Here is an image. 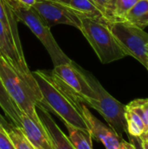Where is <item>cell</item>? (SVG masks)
I'll list each match as a JSON object with an SVG mask.
<instances>
[{
	"label": "cell",
	"mask_w": 148,
	"mask_h": 149,
	"mask_svg": "<svg viewBox=\"0 0 148 149\" xmlns=\"http://www.w3.org/2000/svg\"><path fill=\"white\" fill-rule=\"evenodd\" d=\"M42 95V104L47 110L57 114L64 122L88 131L81 115L82 101L52 72L38 70L32 72Z\"/></svg>",
	"instance_id": "6da1fadb"
},
{
	"label": "cell",
	"mask_w": 148,
	"mask_h": 149,
	"mask_svg": "<svg viewBox=\"0 0 148 149\" xmlns=\"http://www.w3.org/2000/svg\"><path fill=\"white\" fill-rule=\"evenodd\" d=\"M79 31L87 39L102 64H109L126 57L107 27L106 19L81 17Z\"/></svg>",
	"instance_id": "7a4b0ae2"
},
{
	"label": "cell",
	"mask_w": 148,
	"mask_h": 149,
	"mask_svg": "<svg viewBox=\"0 0 148 149\" xmlns=\"http://www.w3.org/2000/svg\"><path fill=\"white\" fill-rule=\"evenodd\" d=\"M84 72L95 93V97L86 100L85 104L96 110L118 136L123 138V134H126V106L113 98L92 73Z\"/></svg>",
	"instance_id": "3957f363"
},
{
	"label": "cell",
	"mask_w": 148,
	"mask_h": 149,
	"mask_svg": "<svg viewBox=\"0 0 148 149\" xmlns=\"http://www.w3.org/2000/svg\"><path fill=\"white\" fill-rule=\"evenodd\" d=\"M6 1L13 10L17 21L24 24L44 46L51 58L54 66L72 61L69 57L66 56V54L62 51L55 40L51 31V28L39 17V15L32 7L27 8L17 4L10 0Z\"/></svg>",
	"instance_id": "277c9868"
},
{
	"label": "cell",
	"mask_w": 148,
	"mask_h": 149,
	"mask_svg": "<svg viewBox=\"0 0 148 149\" xmlns=\"http://www.w3.org/2000/svg\"><path fill=\"white\" fill-rule=\"evenodd\" d=\"M106 24L126 56L137 59L148 71V33L124 20H106Z\"/></svg>",
	"instance_id": "5b68a950"
},
{
	"label": "cell",
	"mask_w": 148,
	"mask_h": 149,
	"mask_svg": "<svg viewBox=\"0 0 148 149\" xmlns=\"http://www.w3.org/2000/svg\"><path fill=\"white\" fill-rule=\"evenodd\" d=\"M0 79L3 85L19 111L39 126L44 127L38 113L36 100L29 86L17 75L8 62L0 56Z\"/></svg>",
	"instance_id": "8992f818"
},
{
	"label": "cell",
	"mask_w": 148,
	"mask_h": 149,
	"mask_svg": "<svg viewBox=\"0 0 148 149\" xmlns=\"http://www.w3.org/2000/svg\"><path fill=\"white\" fill-rule=\"evenodd\" d=\"M0 56L3 57L8 64L13 68L17 75L26 83L31 89L36 100V105L42 102V95L38 86L30 71L26 61H24L19 57L17 49L9 36L7 31L0 21Z\"/></svg>",
	"instance_id": "52a82bcc"
},
{
	"label": "cell",
	"mask_w": 148,
	"mask_h": 149,
	"mask_svg": "<svg viewBox=\"0 0 148 149\" xmlns=\"http://www.w3.org/2000/svg\"><path fill=\"white\" fill-rule=\"evenodd\" d=\"M51 72L74 92L83 103L95 97L94 91L86 79L84 69L74 62L56 65Z\"/></svg>",
	"instance_id": "ba28073f"
},
{
	"label": "cell",
	"mask_w": 148,
	"mask_h": 149,
	"mask_svg": "<svg viewBox=\"0 0 148 149\" xmlns=\"http://www.w3.org/2000/svg\"><path fill=\"white\" fill-rule=\"evenodd\" d=\"M32 8L50 28L60 24L71 25L79 30L81 28L80 17L65 4L51 0H37Z\"/></svg>",
	"instance_id": "9c48e42d"
},
{
	"label": "cell",
	"mask_w": 148,
	"mask_h": 149,
	"mask_svg": "<svg viewBox=\"0 0 148 149\" xmlns=\"http://www.w3.org/2000/svg\"><path fill=\"white\" fill-rule=\"evenodd\" d=\"M80 111L92 138L101 142L106 149H119L122 138H120L110 127H107L97 119L83 102L81 104Z\"/></svg>",
	"instance_id": "30bf717a"
},
{
	"label": "cell",
	"mask_w": 148,
	"mask_h": 149,
	"mask_svg": "<svg viewBox=\"0 0 148 149\" xmlns=\"http://www.w3.org/2000/svg\"><path fill=\"white\" fill-rule=\"evenodd\" d=\"M36 107L37 110H38V113L39 118L50 137L53 149H75L68 136L64 134L50 114V111L47 110L42 104H37Z\"/></svg>",
	"instance_id": "8fae6325"
},
{
	"label": "cell",
	"mask_w": 148,
	"mask_h": 149,
	"mask_svg": "<svg viewBox=\"0 0 148 149\" xmlns=\"http://www.w3.org/2000/svg\"><path fill=\"white\" fill-rule=\"evenodd\" d=\"M20 129L36 149H53L44 127L39 126L24 113L20 115Z\"/></svg>",
	"instance_id": "7c38bea8"
},
{
	"label": "cell",
	"mask_w": 148,
	"mask_h": 149,
	"mask_svg": "<svg viewBox=\"0 0 148 149\" xmlns=\"http://www.w3.org/2000/svg\"><path fill=\"white\" fill-rule=\"evenodd\" d=\"M0 21L9 36L10 37L17 52L22 60L25 61L22 43L20 41L19 33L17 30V19L6 0H0Z\"/></svg>",
	"instance_id": "4fadbf2b"
},
{
	"label": "cell",
	"mask_w": 148,
	"mask_h": 149,
	"mask_svg": "<svg viewBox=\"0 0 148 149\" xmlns=\"http://www.w3.org/2000/svg\"><path fill=\"white\" fill-rule=\"evenodd\" d=\"M0 107L3 111L4 114L10 119V123L14 126L20 127V115L21 112L16 106V104L12 101L10 95L6 92L3 82L0 79Z\"/></svg>",
	"instance_id": "5bb4252c"
},
{
	"label": "cell",
	"mask_w": 148,
	"mask_h": 149,
	"mask_svg": "<svg viewBox=\"0 0 148 149\" xmlns=\"http://www.w3.org/2000/svg\"><path fill=\"white\" fill-rule=\"evenodd\" d=\"M67 6L81 17L106 19L104 14L91 0H71Z\"/></svg>",
	"instance_id": "9a60e30c"
},
{
	"label": "cell",
	"mask_w": 148,
	"mask_h": 149,
	"mask_svg": "<svg viewBox=\"0 0 148 149\" xmlns=\"http://www.w3.org/2000/svg\"><path fill=\"white\" fill-rule=\"evenodd\" d=\"M124 21H127L140 28L148 25V0H140L126 15Z\"/></svg>",
	"instance_id": "2e32d148"
},
{
	"label": "cell",
	"mask_w": 148,
	"mask_h": 149,
	"mask_svg": "<svg viewBox=\"0 0 148 149\" xmlns=\"http://www.w3.org/2000/svg\"><path fill=\"white\" fill-rule=\"evenodd\" d=\"M64 124L68 131V138L75 149H93L92 138L89 132L77 128L65 122Z\"/></svg>",
	"instance_id": "e0dca14e"
},
{
	"label": "cell",
	"mask_w": 148,
	"mask_h": 149,
	"mask_svg": "<svg viewBox=\"0 0 148 149\" xmlns=\"http://www.w3.org/2000/svg\"><path fill=\"white\" fill-rule=\"evenodd\" d=\"M125 117L126 121V134L134 137H140L146 132L145 125L141 118L133 110L126 107Z\"/></svg>",
	"instance_id": "ac0fdd59"
},
{
	"label": "cell",
	"mask_w": 148,
	"mask_h": 149,
	"mask_svg": "<svg viewBox=\"0 0 148 149\" xmlns=\"http://www.w3.org/2000/svg\"><path fill=\"white\" fill-rule=\"evenodd\" d=\"M6 134L16 149H36L26 139L20 127H17L13 124L6 131Z\"/></svg>",
	"instance_id": "d6986e66"
},
{
	"label": "cell",
	"mask_w": 148,
	"mask_h": 149,
	"mask_svg": "<svg viewBox=\"0 0 148 149\" xmlns=\"http://www.w3.org/2000/svg\"><path fill=\"white\" fill-rule=\"evenodd\" d=\"M135 112L143 120L146 131H148V99H138L131 101L126 106Z\"/></svg>",
	"instance_id": "ffe728a7"
},
{
	"label": "cell",
	"mask_w": 148,
	"mask_h": 149,
	"mask_svg": "<svg viewBox=\"0 0 148 149\" xmlns=\"http://www.w3.org/2000/svg\"><path fill=\"white\" fill-rule=\"evenodd\" d=\"M140 0H116L113 10L114 20H124L128 11Z\"/></svg>",
	"instance_id": "44dd1931"
},
{
	"label": "cell",
	"mask_w": 148,
	"mask_h": 149,
	"mask_svg": "<svg viewBox=\"0 0 148 149\" xmlns=\"http://www.w3.org/2000/svg\"><path fill=\"white\" fill-rule=\"evenodd\" d=\"M104 14L106 20L113 21V10L116 0H91Z\"/></svg>",
	"instance_id": "7402d4cb"
},
{
	"label": "cell",
	"mask_w": 148,
	"mask_h": 149,
	"mask_svg": "<svg viewBox=\"0 0 148 149\" xmlns=\"http://www.w3.org/2000/svg\"><path fill=\"white\" fill-rule=\"evenodd\" d=\"M0 149H16L5 133L0 131Z\"/></svg>",
	"instance_id": "603a6c76"
},
{
	"label": "cell",
	"mask_w": 148,
	"mask_h": 149,
	"mask_svg": "<svg viewBox=\"0 0 148 149\" xmlns=\"http://www.w3.org/2000/svg\"><path fill=\"white\" fill-rule=\"evenodd\" d=\"M12 123L8 122L0 113V131L6 134V131L11 127Z\"/></svg>",
	"instance_id": "cb8c5ba5"
},
{
	"label": "cell",
	"mask_w": 148,
	"mask_h": 149,
	"mask_svg": "<svg viewBox=\"0 0 148 149\" xmlns=\"http://www.w3.org/2000/svg\"><path fill=\"white\" fill-rule=\"evenodd\" d=\"M17 4H19V5H22L24 7H27V8H30V7H32L34 5V3H36L37 0H10Z\"/></svg>",
	"instance_id": "d4e9b609"
},
{
	"label": "cell",
	"mask_w": 148,
	"mask_h": 149,
	"mask_svg": "<svg viewBox=\"0 0 148 149\" xmlns=\"http://www.w3.org/2000/svg\"><path fill=\"white\" fill-rule=\"evenodd\" d=\"M128 136V139H129V141L132 142L135 148L136 149H143L142 148V144H141V139L140 137H134V136H131L129 134H127Z\"/></svg>",
	"instance_id": "484cf974"
},
{
	"label": "cell",
	"mask_w": 148,
	"mask_h": 149,
	"mask_svg": "<svg viewBox=\"0 0 148 149\" xmlns=\"http://www.w3.org/2000/svg\"><path fill=\"white\" fill-rule=\"evenodd\" d=\"M119 149H136L134 145L130 142V141H126V140H124L123 138L120 140V148Z\"/></svg>",
	"instance_id": "4316f807"
},
{
	"label": "cell",
	"mask_w": 148,
	"mask_h": 149,
	"mask_svg": "<svg viewBox=\"0 0 148 149\" xmlns=\"http://www.w3.org/2000/svg\"><path fill=\"white\" fill-rule=\"evenodd\" d=\"M140 139H141L142 141H147V142L148 143V131L144 132V133L141 134V136H140Z\"/></svg>",
	"instance_id": "83f0119b"
},
{
	"label": "cell",
	"mask_w": 148,
	"mask_h": 149,
	"mask_svg": "<svg viewBox=\"0 0 148 149\" xmlns=\"http://www.w3.org/2000/svg\"><path fill=\"white\" fill-rule=\"evenodd\" d=\"M51 1H55V2H58V3H63V4L67 5L71 0H51Z\"/></svg>",
	"instance_id": "f1b7e54d"
},
{
	"label": "cell",
	"mask_w": 148,
	"mask_h": 149,
	"mask_svg": "<svg viewBox=\"0 0 148 149\" xmlns=\"http://www.w3.org/2000/svg\"><path fill=\"white\" fill-rule=\"evenodd\" d=\"M141 144H142V148H143V149H148V143L147 141L141 140Z\"/></svg>",
	"instance_id": "f546056e"
}]
</instances>
